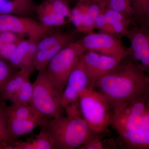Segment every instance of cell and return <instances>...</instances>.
Listing matches in <instances>:
<instances>
[{
  "instance_id": "obj_1",
  "label": "cell",
  "mask_w": 149,
  "mask_h": 149,
  "mask_svg": "<svg viewBox=\"0 0 149 149\" xmlns=\"http://www.w3.org/2000/svg\"><path fill=\"white\" fill-rule=\"evenodd\" d=\"M149 85V74L126 56L99 80L94 89L107 99L114 111L145 93Z\"/></svg>"
},
{
  "instance_id": "obj_2",
  "label": "cell",
  "mask_w": 149,
  "mask_h": 149,
  "mask_svg": "<svg viewBox=\"0 0 149 149\" xmlns=\"http://www.w3.org/2000/svg\"><path fill=\"white\" fill-rule=\"evenodd\" d=\"M111 125L126 148L149 149V95L146 91L113 111Z\"/></svg>"
},
{
  "instance_id": "obj_3",
  "label": "cell",
  "mask_w": 149,
  "mask_h": 149,
  "mask_svg": "<svg viewBox=\"0 0 149 149\" xmlns=\"http://www.w3.org/2000/svg\"><path fill=\"white\" fill-rule=\"evenodd\" d=\"M64 109L66 116L54 118L42 127L47 131L55 149H78L97 133L82 117L78 102Z\"/></svg>"
},
{
  "instance_id": "obj_4",
  "label": "cell",
  "mask_w": 149,
  "mask_h": 149,
  "mask_svg": "<svg viewBox=\"0 0 149 149\" xmlns=\"http://www.w3.org/2000/svg\"><path fill=\"white\" fill-rule=\"evenodd\" d=\"M78 104L82 117L94 133H102L111 124L113 110L107 99L98 91L89 87L83 90Z\"/></svg>"
},
{
  "instance_id": "obj_5",
  "label": "cell",
  "mask_w": 149,
  "mask_h": 149,
  "mask_svg": "<svg viewBox=\"0 0 149 149\" xmlns=\"http://www.w3.org/2000/svg\"><path fill=\"white\" fill-rule=\"evenodd\" d=\"M33 84L30 104L45 116L55 118L62 115V94L49 78L46 70L39 72Z\"/></svg>"
},
{
  "instance_id": "obj_6",
  "label": "cell",
  "mask_w": 149,
  "mask_h": 149,
  "mask_svg": "<svg viewBox=\"0 0 149 149\" xmlns=\"http://www.w3.org/2000/svg\"><path fill=\"white\" fill-rule=\"evenodd\" d=\"M86 49L79 42L70 43L49 63L45 70L49 78L62 94L68 76Z\"/></svg>"
},
{
  "instance_id": "obj_7",
  "label": "cell",
  "mask_w": 149,
  "mask_h": 149,
  "mask_svg": "<svg viewBox=\"0 0 149 149\" xmlns=\"http://www.w3.org/2000/svg\"><path fill=\"white\" fill-rule=\"evenodd\" d=\"M126 37L130 42L127 56L141 71L149 74V25L141 24L129 29Z\"/></svg>"
},
{
  "instance_id": "obj_8",
  "label": "cell",
  "mask_w": 149,
  "mask_h": 149,
  "mask_svg": "<svg viewBox=\"0 0 149 149\" xmlns=\"http://www.w3.org/2000/svg\"><path fill=\"white\" fill-rule=\"evenodd\" d=\"M52 29L43 26L28 16L0 15V31H10L28 38L40 40L51 33Z\"/></svg>"
},
{
  "instance_id": "obj_9",
  "label": "cell",
  "mask_w": 149,
  "mask_h": 149,
  "mask_svg": "<svg viewBox=\"0 0 149 149\" xmlns=\"http://www.w3.org/2000/svg\"><path fill=\"white\" fill-rule=\"evenodd\" d=\"M86 50L95 51L123 59L127 56V49L114 35L104 32L88 33L78 41Z\"/></svg>"
},
{
  "instance_id": "obj_10",
  "label": "cell",
  "mask_w": 149,
  "mask_h": 149,
  "mask_svg": "<svg viewBox=\"0 0 149 149\" xmlns=\"http://www.w3.org/2000/svg\"><path fill=\"white\" fill-rule=\"evenodd\" d=\"M105 8L102 0H78L71 10V22L78 32H93L97 17Z\"/></svg>"
},
{
  "instance_id": "obj_11",
  "label": "cell",
  "mask_w": 149,
  "mask_h": 149,
  "mask_svg": "<svg viewBox=\"0 0 149 149\" xmlns=\"http://www.w3.org/2000/svg\"><path fill=\"white\" fill-rule=\"evenodd\" d=\"M82 59L89 77V88L94 89L98 81L113 70L122 60L91 50L86 51Z\"/></svg>"
},
{
  "instance_id": "obj_12",
  "label": "cell",
  "mask_w": 149,
  "mask_h": 149,
  "mask_svg": "<svg viewBox=\"0 0 149 149\" xmlns=\"http://www.w3.org/2000/svg\"><path fill=\"white\" fill-rule=\"evenodd\" d=\"M90 86L89 77L82 57L70 72L61 95V104L65 108L78 102L80 93Z\"/></svg>"
},
{
  "instance_id": "obj_13",
  "label": "cell",
  "mask_w": 149,
  "mask_h": 149,
  "mask_svg": "<svg viewBox=\"0 0 149 149\" xmlns=\"http://www.w3.org/2000/svg\"><path fill=\"white\" fill-rule=\"evenodd\" d=\"M130 16L105 8L97 17L95 29L114 35L127 36L131 24Z\"/></svg>"
},
{
  "instance_id": "obj_14",
  "label": "cell",
  "mask_w": 149,
  "mask_h": 149,
  "mask_svg": "<svg viewBox=\"0 0 149 149\" xmlns=\"http://www.w3.org/2000/svg\"><path fill=\"white\" fill-rule=\"evenodd\" d=\"M48 120L19 119L8 116V130L11 142L31 133L38 126H43Z\"/></svg>"
},
{
  "instance_id": "obj_15",
  "label": "cell",
  "mask_w": 149,
  "mask_h": 149,
  "mask_svg": "<svg viewBox=\"0 0 149 149\" xmlns=\"http://www.w3.org/2000/svg\"><path fill=\"white\" fill-rule=\"evenodd\" d=\"M54 149L47 131L42 127L41 131L35 136L26 141H12L7 145L6 149Z\"/></svg>"
},
{
  "instance_id": "obj_16",
  "label": "cell",
  "mask_w": 149,
  "mask_h": 149,
  "mask_svg": "<svg viewBox=\"0 0 149 149\" xmlns=\"http://www.w3.org/2000/svg\"><path fill=\"white\" fill-rule=\"evenodd\" d=\"M32 0H0V15L31 16L35 13Z\"/></svg>"
},
{
  "instance_id": "obj_17",
  "label": "cell",
  "mask_w": 149,
  "mask_h": 149,
  "mask_svg": "<svg viewBox=\"0 0 149 149\" xmlns=\"http://www.w3.org/2000/svg\"><path fill=\"white\" fill-rule=\"evenodd\" d=\"M31 73L25 69H19L6 82L0 91V97L3 100L13 101L24 82L30 78Z\"/></svg>"
},
{
  "instance_id": "obj_18",
  "label": "cell",
  "mask_w": 149,
  "mask_h": 149,
  "mask_svg": "<svg viewBox=\"0 0 149 149\" xmlns=\"http://www.w3.org/2000/svg\"><path fill=\"white\" fill-rule=\"evenodd\" d=\"M35 13L37 14L39 22L43 26L53 29L60 27L69 22L66 19L53 11L44 3L36 6Z\"/></svg>"
},
{
  "instance_id": "obj_19",
  "label": "cell",
  "mask_w": 149,
  "mask_h": 149,
  "mask_svg": "<svg viewBox=\"0 0 149 149\" xmlns=\"http://www.w3.org/2000/svg\"><path fill=\"white\" fill-rule=\"evenodd\" d=\"M8 116L19 119L47 120L46 116L37 111L31 104L12 103L8 108Z\"/></svg>"
},
{
  "instance_id": "obj_20",
  "label": "cell",
  "mask_w": 149,
  "mask_h": 149,
  "mask_svg": "<svg viewBox=\"0 0 149 149\" xmlns=\"http://www.w3.org/2000/svg\"><path fill=\"white\" fill-rule=\"evenodd\" d=\"M69 44L62 43L46 49L38 50L34 60L35 69L39 72L45 70L48 64L52 59L60 51Z\"/></svg>"
},
{
  "instance_id": "obj_21",
  "label": "cell",
  "mask_w": 149,
  "mask_h": 149,
  "mask_svg": "<svg viewBox=\"0 0 149 149\" xmlns=\"http://www.w3.org/2000/svg\"><path fill=\"white\" fill-rule=\"evenodd\" d=\"M73 42L71 35L61 32L50 33L39 40L38 50H42L62 43H70Z\"/></svg>"
},
{
  "instance_id": "obj_22",
  "label": "cell",
  "mask_w": 149,
  "mask_h": 149,
  "mask_svg": "<svg viewBox=\"0 0 149 149\" xmlns=\"http://www.w3.org/2000/svg\"><path fill=\"white\" fill-rule=\"evenodd\" d=\"M29 42V38L24 39L19 42L10 56L8 61L15 68H24L25 55Z\"/></svg>"
},
{
  "instance_id": "obj_23",
  "label": "cell",
  "mask_w": 149,
  "mask_h": 149,
  "mask_svg": "<svg viewBox=\"0 0 149 149\" xmlns=\"http://www.w3.org/2000/svg\"><path fill=\"white\" fill-rule=\"evenodd\" d=\"M5 101L0 97V148L3 144L11 142L8 130V108Z\"/></svg>"
},
{
  "instance_id": "obj_24",
  "label": "cell",
  "mask_w": 149,
  "mask_h": 149,
  "mask_svg": "<svg viewBox=\"0 0 149 149\" xmlns=\"http://www.w3.org/2000/svg\"><path fill=\"white\" fill-rule=\"evenodd\" d=\"M33 84L30 78L27 79L19 89L13 103L19 104H30L33 94Z\"/></svg>"
},
{
  "instance_id": "obj_25",
  "label": "cell",
  "mask_w": 149,
  "mask_h": 149,
  "mask_svg": "<svg viewBox=\"0 0 149 149\" xmlns=\"http://www.w3.org/2000/svg\"><path fill=\"white\" fill-rule=\"evenodd\" d=\"M29 42L25 55L24 68L32 74L35 70L34 62L38 51V43L39 40L29 38Z\"/></svg>"
},
{
  "instance_id": "obj_26",
  "label": "cell",
  "mask_w": 149,
  "mask_h": 149,
  "mask_svg": "<svg viewBox=\"0 0 149 149\" xmlns=\"http://www.w3.org/2000/svg\"><path fill=\"white\" fill-rule=\"evenodd\" d=\"M106 8L131 16L134 14L131 0H109Z\"/></svg>"
},
{
  "instance_id": "obj_27",
  "label": "cell",
  "mask_w": 149,
  "mask_h": 149,
  "mask_svg": "<svg viewBox=\"0 0 149 149\" xmlns=\"http://www.w3.org/2000/svg\"><path fill=\"white\" fill-rule=\"evenodd\" d=\"M16 68L8 61L0 58V91L15 72Z\"/></svg>"
},
{
  "instance_id": "obj_28",
  "label": "cell",
  "mask_w": 149,
  "mask_h": 149,
  "mask_svg": "<svg viewBox=\"0 0 149 149\" xmlns=\"http://www.w3.org/2000/svg\"><path fill=\"white\" fill-rule=\"evenodd\" d=\"M0 39L4 44L17 43L24 39V37L7 31H0Z\"/></svg>"
},
{
  "instance_id": "obj_29",
  "label": "cell",
  "mask_w": 149,
  "mask_h": 149,
  "mask_svg": "<svg viewBox=\"0 0 149 149\" xmlns=\"http://www.w3.org/2000/svg\"><path fill=\"white\" fill-rule=\"evenodd\" d=\"M147 0H134L133 10L134 15L138 17L141 23L145 21V15Z\"/></svg>"
},
{
  "instance_id": "obj_30",
  "label": "cell",
  "mask_w": 149,
  "mask_h": 149,
  "mask_svg": "<svg viewBox=\"0 0 149 149\" xmlns=\"http://www.w3.org/2000/svg\"><path fill=\"white\" fill-rule=\"evenodd\" d=\"M96 134L89 139L85 144L82 145L79 149H106L104 144Z\"/></svg>"
},
{
  "instance_id": "obj_31",
  "label": "cell",
  "mask_w": 149,
  "mask_h": 149,
  "mask_svg": "<svg viewBox=\"0 0 149 149\" xmlns=\"http://www.w3.org/2000/svg\"><path fill=\"white\" fill-rule=\"evenodd\" d=\"M19 43L4 44L0 48V58L8 61Z\"/></svg>"
},
{
  "instance_id": "obj_32",
  "label": "cell",
  "mask_w": 149,
  "mask_h": 149,
  "mask_svg": "<svg viewBox=\"0 0 149 149\" xmlns=\"http://www.w3.org/2000/svg\"><path fill=\"white\" fill-rule=\"evenodd\" d=\"M143 24L149 25V0H147L145 15V22Z\"/></svg>"
},
{
  "instance_id": "obj_33",
  "label": "cell",
  "mask_w": 149,
  "mask_h": 149,
  "mask_svg": "<svg viewBox=\"0 0 149 149\" xmlns=\"http://www.w3.org/2000/svg\"><path fill=\"white\" fill-rule=\"evenodd\" d=\"M102 1L103 2L104 4V5L106 7V5L107 2L109 1V0H102Z\"/></svg>"
},
{
  "instance_id": "obj_34",
  "label": "cell",
  "mask_w": 149,
  "mask_h": 149,
  "mask_svg": "<svg viewBox=\"0 0 149 149\" xmlns=\"http://www.w3.org/2000/svg\"><path fill=\"white\" fill-rule=\"evenodd\" d=\"M3 43V42L1 40V39H0V48L1 47H2L3 45H4Z\"/></svg>"
},
{
  "instance_id": "obj_35",
  "label": "cell",
  "mask_w": 149,
  "mask_h": 149,
  "mask_svg": "<svg viewBox=\"0 0 149 149\" xmlns=\"http://www.w3.org/2000/svg\"><path fill=\"white\" fill-rule=\"evenodd\" d=\"M146 92L147 93H148V94L149 95V85L148 86V88H147Z\"/></svg>"
}]
</instances>
